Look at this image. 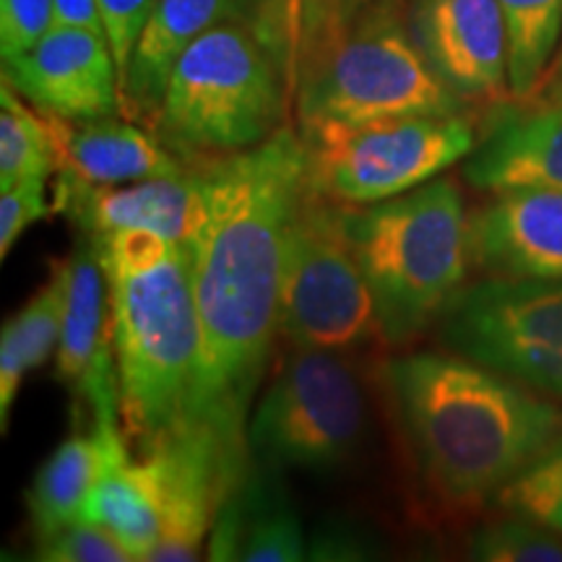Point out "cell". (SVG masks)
Listing matches in <instances>:
<instances>
[{
  "label": "cell",
  "instance_id": "cell-32",
  "mask_svg": "<svg viewBox=\"0 0 562 562\" xmlns=\"http://www.w3.org/2000/svg\"><path fill=\"white\" fill-rule=\"evenodd\" d=\"M26 372H32L30 362H26V351L21 347L11 323L5 321L3 331H0V430L3 432L9 430L11 409L16 404Z\"/></svg>",
  "mask_w": 562,
  "mask_h": 562
},
{
  "label": "cell",
  "instance_id": "cell-28",
  "mask_svg": "<svg viewBox=\"0 0 562 562\" xmlns=\"http://www.w3.org/2000/svg\"><path fill=\"white\" fill-rule=\"evenodd\" d=\"M34 560L42 562H136L133 552L115 533L100 524L74 521L37 537Z\"/></svg>",
  "mask_w": 562,
  "mask_h": 562
},
{
  "label": "cell",
  "instance_id": "cell-10",
  "mask_svg": "<svg viewBox=\"0 0 562 562\" xmlns=\"http://www.w3.org/2000/svg\"><path fill=\"white\" fill-rule=\"evenodd\" d=\"M453 355L562 398V281L492 277L463 286L438 318Z\"/></svg>",
  "mask_w": 562,
  "mask_h": 562
},
{
  "label": "cell",
  "instance_id": "cell-24",
  "mask_svg": "<svg viewBox=\"0 0 562 562\" xmlns=\"http://www.w3.org/2000/svg\"><path fill=\"white\" fill-rule=\"evenodd\" d=\"M58 170L53 136L45 115L30 108L24 97L3 79L0 89V191L26 178Z\"/></svg>",
  "mask_w": 562,
  "mask_h": 562
},
{
  "label": "cell",
  "instance_id": "cell-15",
  "mask_svg": "<svg viewBox=\"0 0 562 562\" xmlns=\"http://www.w3.org/2000/svg\"><path fill=\"white\" fill-rule=\"evenodd\" d=\"M53 199L55 211L76 222L83 235L138 229L191 245L206 206V178L203 170H186L123 186H94L60 172Z\"/></svg>",
  "mask_w": 562,
  "mask_h": 562
},
{
  "label": "cell",
  "instance_id": "cell-2",
  "mask_svg": "<svg viewBox=\"0 0 562 562\" xmlns=\"http://www.w3.org/2000/svg\"><path fill=\"white\" fill-rule=\"evenodd\" d=\"M389 383L422 469L448 503L497 497L562 438V409L453 351L396 357Z\"/></svg>",
  "mask_w": 562,
  "mask_h": 562
},
{
  "label": "cell",
  "instance_id": "cell-33",
  "mask_svg": "<svg viewBox=\"0 0 562 562\" xmlns=\"http://www.w3.org/2000/svg\"><path fill=\"white\" fill-rule=\"evenodd\" d=\"M368 554V544L357 539V531L334 529L315 533L307 544V560H362Z\"/></svg>",
  "mask_w": 562,
  "mask_h": 562
},
{
  "label": "cell",
  "instance_id": "cell-27",
  "mask_svg": "<svg viewBox=\"0 0 562 562\" xmlns=\"http://www.w3.org/2000/svg\"><path fill=\"white\" fill-rule=\"evenodd\" d=\"M63 297H66V277H63L60 263H55L53 277L32 294L21 311L9 318L16 331L21 347L26 351L30 370H37L55 355L63 326Z\"/></svg>",
  "mask_w": 562,
  "mask_h": 562
},
{
  "label": "cell",
  "instance_id": "cell-35",
  "mask_svg": "<svg viewBox=\"0 0 562 562\" xmlns=\"http://www.w3.org/2000/svg\"><path fill=\"white\" fill-rule=\"evenodd\" d=\"M560 100H562V94H560Z\"/></svg>",
  "mask_w": 562,
  "mask_h": 562
},
{
  "label": "cell",
  "instance_id": "cell-7",
  "mask_svg": "<svg viewBox=\"0 0 562 562\" xmlns=\"http://www.w3.org/2000/svg\"><path fill=\"white\" fill-rule=\"evenodd\" d=\"M368 404L349 355L294 347L245 425L248 456L263 472H331L360 448Z\"/></svg>",
  "mask_w": 562,
  "mask_h": 562
},
{
  "label": "cell",
  "instance_id": "cell-13",
  "mask_svg": "<svg viewBox=\"0 0 562 562\" xmlns=\"http://www.w3.org/2000/svg\"><path fill=\"white\" fill-rule=\"evenodd\" d=\"M3 79L47 115L100 121L121 112V81L104 34L53 26L30 53L3 63Z\"/></svg>",
  "mask_w": 562,
  "mask_h": 562
},
{
  "label": "cell",
  "instance_id": "cell-26",
  "mask_svg": "<svg viewBox=\"0 0 562 562\" xmlns=\"http://www.w3.org/2000/svg\"><path fill=\"white\" fill-rule=\"evenodd\" d=\"M469 554L482 562H562V539L558 531L510 513V518L480 526Z\"/></svg>",
  "mask_w": 562,
  "mask_h": 562
},
{
  "label": "cell",
  "instance_id": "cell-18",
  "mask_svg": "<svg viewBox=\"0 0 562 562\" xmlns=\"http://www.w3.org/2000/svg\"><path fill=\"white\" fill-rule=\"evenodd\" d=\"M463 178L484 193H562V100L505 115L469 154Z\"/></svg>",
  "mask_w": 562,
  "mask_h": 562
},
{
  "label": "cell",
  "instance_id": "cell-19",
  "mask_svg": "<svg viewBox=\"0 0 562 562\" xmlns=\"http://www.w3.org/2000/svg\"><path fill=\"white\" fill-rule=\"evenodd\" d=\"M206 552L209 560L300 562L307 542L279 482L245 472L216 513Z\"/></svg>",
  "mask_w": 562,
  "mask_h": 562
},
{
  "label": "cell",
  "instance_id": "cell-34",
  "mask_svg": "<svg viewBox=\"0 0 562 562\" xmlns=\"http://www.w3.org/2000/svg\"><path fill=\"white\" fill-rule=\"evenodd\" d=\"M55 26H81V30L104 34L97 0H53Z\"/></svg>",
  "mask_w": 562,
  "mask_h": 562
},
{
  "label": "cell",
  "instance_id": "cell-31",
  "mask_svg": "<svg viewBox=\"0 0 562 562\" xmlns=\"http://www.w3.org/2000/svg\"><path fill=\"white\" fill-rule=\"evenodd\" d=\"M154 5H157V0H97L104 37H108L112 58H115L121 91L125 76H128L131 55L136 50V42L151 16Z\"/></svg>",
  "mask_w": 562,
  "mask_h": 562
},
{
  "label": "cell",
  "instance_id": "cell-9",
  "mask_svg": "<svg viewBox=\"0 0 562 562\" xmlns=\"http://www.w3.org/2000/svg\"><path fill=\"white\" fill-rule=\"evenodd\" d=\"M467 102L435 74L396 21L375 19L336 47L300 94L302 125H360L412 115H461Z\"/></svg>",
  "mask_w": 562,
  "mask_h": 562
},
{
  "label": "cell",
  "instance_id": "cell-8",
  "mask_svg": "<svg viewBox=\"0 0 562 562\" xmlns=\"http://www.w3.org/2000/svg\"><path fill=\"white\" fill-rule=\"evenodd\" d=\"M311 188L347 206L409 193L467 159L476 136L463 115H412L344 125H302Z\"/></svg>",
  "mask_w": 562,
  "mask_h": 562
},
{
  "label": "cell",
  "instance_id": "cell-30",
  "mask_svg": "<svg viewBox=\"0 0 562 562\" xmlns=\"http://www.w3.org/2000/svg\"><path fill=\"white\" fill-rule=\"evenodd\" d=\"M53 211L55 206L47 201V175L26 178L0 191V258H9L19 237Z\"/></svg>",
  "mask_w": 562,
  "mask_h": 562
},
{
  "label": "cell",
  "instance_id": "cell-1",
  "mask_svg": "<svg viewBox=\"0 0 562 562\" xmlns=\"http://www.w3.org/2000/svg\"><path fill=\"white\" fill-rule=\"evenodd\" d=\"M203 178L206 206L188 245L201 321L188 425L248 453L245 425L279 336L284 240L311 186V157L305 138L281 125L248 151L211 159Z\"/></svg>",
  "mask_w": 562,
  "mask_h": 562
},
{
  "label": "cell",
  "instance_id": "cell-5",
  "mask_svg": "<svg viewBox=\"0 0 562 562\" xmlns=\"http://www.w3.org/2000/svg\"><path fill=\"white\" fill-rule=\"evenodd\" d=\"M154 133L182 157L222 159L281 128V87L258 40L214 24L182 53L161 97Z\"/></svg>",
  "mask_w": 562,
  "mask_h": 562
},
{
  "label": "cell",
  "instance_id": "cell-6",
  "mask_svg": "<svg viewBox=\"0 0 562 562\" xmlns=\"http://www.w3.org/2000/svg\"><path fill=\"white\" fill-rule=\"evenodd\" d=\"M279 334L341 355L385 344L370 284L341 227V203L307 186L284 240Z\"/></svg>",
  "mask_w": 562,
  "mask_h": 562
},
{
  "label": "cell",
  "instance_id": "cell-25",
  "mask_svg": "<svg viewBox=\"0 0 562 562\" xmlns=\"http://www.w3.org/2000/svg\"><path fill=\"white\" fill-rule=\"evenodd\" d=\"M497 503L513 516H524L562 533V438L529 463L497 495Z\"/></svg>",
  "mask_w": 562,
  "mask_h": 562
},
{
  "label": "cell",
  "instance_id": "cell-16",
  "mask_svg": "<svg viewBox=\"0 0 562 562\" xmlns=\"http://www.w3.org/2000/svg\"><path fill=\"white\" fill-rule=\"evenodd\" d=\"M472 258L495 277L562 281V193H495L472 216Z\"/></svg>",
  "mask_w": 562,
  "mask_h": 562
},
{
  "label": "cell",
  "instance_id": "cell-29",
  "mask_svg": "<svg viewBox=\"0 0 562 562\" xmlns=\"http://www.w3.org/2000/svg\"><path fill=\"white\" fill-rule=\"evenodd\" d=\"M55 26L53 0H0V55L5 60L30 53Z\"/></svg>",
  "mask_w": 562,
  "mask_h": 562
},
{
  "label": "cell",
  "instance_id": "cell-20",
  "mask_svg": "<svg viewBox=\"0 0 562 562\" xmlns=\"http://www.w3.org/2000/svg\"><path fill=\"white\" fill-rule=\"evenodd\" d=\"M79 521L100 524L146 562L161 531V474L151 453H131L123 425L112 427L108 459L87 495Z\"/></svg>",
  "mask_w": 562,
  "mask_h": 562
},
{
  "label": "cell",
  "instance_id": "cell-3",
  "mask_svg": "<svg viewBox=\"0 0 562 562\" xmlns=\"http://www.w3.org/2000/svg\"><path fill=\"white\" fill-rule=\"evenodd\" d=\"M89 237L108 277L123 432L144 453L191 419L201 364L191 250L138 229Z\"/></svg>",
  "mask_w": 562,
  "mask_h": 562
},
{
  "label": "cell",
  "instance_id": "cell-11",
  "mask_svg": "<svg viewBox=\"0 0 562 562\" xmlns=\"http://www.w3.org/2000/svg\"><path fill=\"white\" fill-rule=\"evenodd\" d=\"M144 453L161 474V531L146 562H193L203 558L216 513L245 476V451L209 427L186 425Z\"/></svg>",
  "mask_w": 562,
  "mask_h": 562
},
{
  "label": "cell",
  "instance_id": "cell-22",
  "mask_svg": "<svg viewBox=\"0 0 562 562\" xmlns=\"http://www.w3.org/2000/svg\"><path fill=\"white\" fill-rule=\"evenodd\" d=\"M117 425L121 422H94V430L70 435L42 463L26 492V508L37 537L79 521L87 495L108 459L110 430Z\"/></svg>",
  "mask_w": 562,
  "mask_h": 562
},
{
  "label": "cell",
  "instance_id": "cell-17",
  "mask_svg": "<svg viewBox=\"0 0 562 562\" xmlns=\"http://www.w3.org/2000/svg\"><path fill=\"white\" fill-rule=\"evenodd\" d=\"M42 115L50 128L58 172L74 175L83 182L123 186L188 170L178 151H172L157 133L136 123L117 117L66 121L47 112Z\"/></svg>",
  "mask_w": 562,
  "mask_h": 562
},
{
  "label": "cell",
  "instance_id": "cell-14",
  "mask_svg": "<svg viewBox=\"0 0 562 562\" xmlns=\"http://www.w3.org/2000/svg\"><path fill=\"white\" fill-rule=\"evenodd\" d=\"M409 34L463 102L510 94L508 34L497 0H414Z\"/></svg>",
  "mask_w": 562,
  "mask_h": 562
},
{
  "label": "cell",
  "instance_id": "cell-12",
  "mask_svg": "<svg viewBox=\"0 0 562 562\" xmlns=\"http://www.w3.org/2000/svg\"><path fill=\"white\" fill-rule=\"evenodd\" d=\"M63 326L55 349V375L74 393L76 402H87L94 422H121V383H117L115 347L110 331L108 277L100 252L89 235L81 237L66 261Z\"/></svg>",
  "mask_w": 562,
  "mask_h": 562
},
{
  "label": "cell",
  "instance_id": "cell-21",
  "mask_svg": "<svg viewBox=\"0 0 562 562\" xmlns=\"http://www.w3.org/2000/svg\"><path fill=\"white\" fill-rule=\"evenodd\" d=\"M232 0H157L131 55L121 91L123 117L154 125L172 68L203 32L227 16Z\"/></svg>",
  "mask_w": 562,
  "mask_h": 562
},
{
  "label": "cell",
  "instance_id": "cell-23",
  "mask_svg": "<svg viewBox=\"0 0 562 562\" xmlns=\"http://www.w3.org/2000/svg\"><path fill=\"white\" fill-rule=\"evenodd\" d=\"M508 34V81L518 100L542 87L562 34V0H497Z\"/></svg>",
  "mask_w": 562,
  "mask_h": 562
},
{
  "label": "cell",
  "instance_id": "cell-4",
  "mask_svg": "<svg viewBox=\"0 0 562 562\" xmlns=\"http://www.w3.org/2000/svg\"><path fill=\"white\" fill-rule=\"evenodd\" d=\"M341 227L375 300L385 344H402L438 323L463 290L472 258V216L453 180L347 206Z\"/></svg>",
  "mask_w": 562,
  "mask_h": 562
}]
</instances>
